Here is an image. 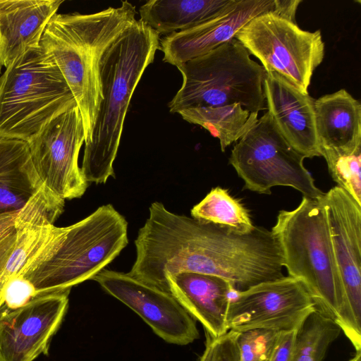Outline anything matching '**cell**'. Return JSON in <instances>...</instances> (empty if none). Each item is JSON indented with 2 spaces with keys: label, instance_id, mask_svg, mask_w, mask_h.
<instances>
[{
  "label": "cell",
  "instance_id": "1",
  "mask_svg": "<svg viewBox=\"0 0 361 361\" xmlns=\"http://www.w3.org/2000/svg\"><path fill=\"white\" fill-rule=\"evenodd\" d=\"M135 6H120L90 14H55L40 44L54 59L82 118L85 145L91 138L102 100L100 62L106 50L135 21Z\"/></svg>",
  "mask_w": 361,
  "mask_h": 361
},
{
  "label": "cell",
  "instance_id": "2",
  "mask_svg": "<svg viewBox=\"0 0 361 361\" xmlns=\"http://www.w3.org/2000/svg\"><path fill=\"white\" fill-rule=\"evenodd\" d=\"M160 35L138 19L106 50L100 62L102 100L80 167L89 183L115 177L113 167L134 91L160 48Z\"/></svg>",
  "mask_w": 361,
  "mask_h": 361
},
{
  "label": "cell",
  "instance_id": "3",
  "mask_svg": "<svg viewBox=\"0 0 361 361\" xmlns=\"http://www.w3.org/2000/svg\"><path fill=\"white\" fill-rule=\"evenodd\" d=\"M128 243L127 221L112 204L102 205L74 224L57 227L23 276L37 295L71 290L92 279Z\"/></svg>",
  "mask_w": 361,
  "mask_h": 361
},
{
  "label": "cell",
  "instance_id": "4",
  "mask_svg": "<svg viewBox=\"0 0 361 361\" xmlns=\"http://www.w3.org/2000/svg\"><path fill=\"white\" fill-rule=\"evenodd\" d=\"M271 231L279 244L288 276L305 286L316 310L341 329L344 290L326 211L320 202L303 196L295 209L279 212Z\"/></svg>",
  "mask_w": 361,
  "mask_h": 361
},
{
  "label": "cell",
  "instance_id": "5",
  "mask_svg": "<svg viewBox=\"0 0 361 361\" xmlns=\"http://www.w3.org/2000/svg\"><path fill=\"white\" fill-rule=\"evenodd\" d=\"M78 106L42 46L16 59L0 77V137L29 141L52 119Z\"/></svg>",
  "mask_w": 361,
  "mask_h": 361
},
{
  "label": "cell",
  "instance_id": "6",
  "mask_svg": "<svg viewBox=\"0 0 361 361\" xmlns=\"http://www.w3.org/2000/svg\"><path fill=\"white\" fill-rule=\"evenodd\" d=\"M235 37L177 67L181 87L168 104L172 114L202 107L239 104L251 113L266 108L267 72Z\"/></svg>",
  "mask_w": 361,
  "mask_h": 361
},
{
  "label": "cell",
  "instance_id": "7",
  "mask_svg": "<svg viewBox=\"0 0 361 361\" xmlns=\"http://www.w3.org/2000/svg\"><path fill=\"white\" fill-rule=\"evenodd\" d=\"M304 159L282 137L267 111L235 145L229 164L243 180L245 189L270 195L272 187L290 186L304 197L319 200L324 192L315 185Z\"/></svg>",
  "mask_w": 361,
  "mask_h": 361
},
{
  "label": "cell",
  "instance_id": "8",
  "mask_svg": "<svg viewBox=\"0 0 361 361\" xmlns=\"http://www.w3.org/2000/svg\"><path fill=\"white\" fill-rule=\"evenodd\" d=\"M235 38L260 61L266 72H274L308 93L312 74L325 54L319 30H304L295 22L267 12L250 20Z\"/></svg>",
  "mask_w": 361,
  "mask_h": 361
},
{
  "label": "cell",
  "instance_id": "9",
  "mask_svg": "<svg viewBox=\"0 0 361 361\" xmlns=\"http://www.w3.org/2000/svg\"><path fill=\"white\" fill-rule=\"evenodd\" d=\"M318 200L326 211L343 286L341 330L356 352L361 351V205L337 185Z\"/></svg>",
  "mask_w": 361,
  "mask_h": 361
},
{
  "label": "cell",
  "instance_id": "10",
  "mask_svg": "<svg viewBox=\"0 0 361 361\" xmlns=\"http://www.w3.org/2000/svg\"><path fill=\"white\" fill-rule=\"evenodd\" d=\"M314 310L315 305L298 280L291 276L262 282L245 290H235L229 302L228 330L296 331Z\"/></svg>",
  "mask_w": 361,
  "mask_h": 361
},
{
  "label": "cell",
  "instance_id": "11",
  "mask_svg": "<svg viewBox=\"0 0 361 361\" xmlns=\"http://www.w3.org/2000/svg\"><path fill=\"white\" fill-rule=\"evenodd\" d=\"M83 142L84 126L78 106L55 117L27 142L42 183L63 200L81 197L88 187L78 165Z\"/></svg>",
  "mask_w": 361,
  "mask_h": 361
},
{
  "label": "cell",
  "instance_id": "12",
  "mask_svg": "<svg viewBox=\"0 0 361 361\" xmlns=\"http://www.w3.org/2000/svg\"><path fill=\"white\" fill-rule=\"evenodd\" d=\"M92 279L137 314L166 342L183 345L198 338L195 319L171 293L136 279L128 273L106 269Z\"/></svg>",
  "mask_w": 361,
  "mask_h": 361
},
{
  "label": "cell",
  "instance_id": "13",
  "mask_svg": "<svg viewBox=\"0 0 361 361\" xmlns=\"http://www.w3.org/2000/svg\"><path fill=\"white\" fill-rule=\"evenodd\" d=\"M70 290L37 295L14 310L0 307V361H34L47 355L67 311Z\"/></svg>",
  "mask_w": 361,
  "mask_h": 361
},
{
  "label": "cell",
  "instance_id": "14",
  "mask_svg": "<svg viewBox=\"0 0 361 361\" xmlns=\"http://www.w3.org/2000/svg\"><path fill=\"white\" fill-rule=\"evenodd\" d=\"M274 10V0H235L215 18L186 31L160 37L163 61L178 66L234 38L255 17Z\"/></svg>",
  "mask_w": 361,
  "mask_h": 361
},
{
  "label": "cell",
  "instance_id": "15",
  "mask_svg": "<svg viewBox=\"0 0 361 361\" xmlns=\"http://www.w3.org/2000/svg\"><path fill=\"white\" fill-rule=\"evenodd\" d=\"M264 92L267 112L285 140L305 158L320 157L314 99L271 71L267 72Z\"/></svg>",
  "mask_w": 361,
  "mask_h": 361
},
{
  "label": "cell",
  "instance_id": "16",
  "mask_svg": "<svg viewBox=\"0 0 361 361\" xmlns=\"http://www.w3.org/2000/svg\"><path fill=\"white\" fill-rule=\"evenodd\" d=\"M169 293L205 329L206 335L218 338L226 334V317L235 291L227 280L197 272L183 271L166 277Z\"/></svg>",
  "mask_w": 361,
  "mask_h": 361
},
{
  "label": "cell",
  "instance_id": "17",
  "mask_svg": "<svg viewBox=\"0 0 361 361\" xmlns=\"http://www.w3.org/2000/svg\"><path fill=\"white\" fill-rule=\"evenodd\" d=\"M61 0H0V71L40 46L46 27Z\"/></svg>",
  "mask_w": 361,
  "mask_h": 361
},
{
  "label": "cell",
  "instance_id": "18",
  "mask_svg": "<svg viewBox=\"0 0 361 361\" xmlns=\"http://www.w3.org/2000/svg\"><path fill=\"white\" fill-rule=\"evenodd\" d=\"M314 111L320 156L361 151V104L348 91L341 89L314 99Z\"/></svg>",
  "mask_w": 361,
  "mask_h": 361
},
{
  "label": "cell",
  "instance_id": "19",
  "mask_svg": "<svg viewBox=\"0 0 361 361\" xmlns=\"http://www.w3.org/2000/svg\"><path fill=\"white\" fill-rule=\"evenodd\" d=\"M42 183L27 142L0 137V214L21 209Z\"/></svg>",
  "mask_w": 361,
  "mask_h": 361
},
{
  "label": "cell",
  "instance_id": "20",
  "mask_svg": "<svg viewBox=\"0 0 361 361\" xmlns=\"http://www.w3.org/2000/svg\"><path fill=\"white\" fill-rule=\"evenodd\" d=\"M235 0H149L139 9L140 20L159 35L186 31L221 14Z\"/></svg>",
  "mask_w": 361,
  "mask_h": 361
},
{
  "label": "cell",
  "instance_id": "21",
  "mask_svg": "<svg viewBox=\"0 0 361 361\" xmlns=\"http://www.w3.org/2000/svg\"><path fill=\"white\" fill-rule=\"evenodd\" d=\"M182 118L202 126L219 139L221 151L239 140L258 120L257 113H251L239 104L188 109L179 111Z\"/></svg>",
  "mask_w": 361,
  "mask_h": 361
},
{
  "label": "cell",
  "instance_id": "22",
  "mask_svg": "<svg viewBox=\"0 0 361 361\" xmlns=\"http://www.w3.org/2000/svg\"><path fill=\"white\" fill-rule=\"evenodd\" d=\"M190 214L196 219L239 233H250L255 227L247 209L221 187L212 188Z\"/></svg>",
  "mask_w": 361,
  "mask_h": 361
},
{
  "label": "cell",
  "instance_id": "23",
  "mask_svg": "<svg viewBox=\"0 0 361 361\" xmlns=\"http://www.w3.org/2000/svg\"><path fill=\"white\" fill-rule=\"evenodd\" d=\"M15 247L6 262L0 268V307L6 283L13 276L23 274L56 231L54 225L37 226L17 224Z\"/></svg>",
  "mask_w": 361,
  "mask_h": 361
},
{
  "label": "cell",
  "instance_id": "24",
  "mask_svg": "<svg viewBox=\"0 0 361 361\" xmlns=\"http://www.w3.org/2000/svg\"><path fill=\"white\" fill-rule=\"evenodd\" d=\"M341 331L335 321L314 310L296 331L290 361H323Z\"/></svg>",
  "mask_w": 361,
  "mask_h": 361
},
{
  "label": "cell",
  "instance_id": "25",
  "mask_svg": "<svg viewBox=\"0 0 361 361\" xmlns=\"http://www.w3.org/2000/svg\"><path fill=\"white\" fill-rule=\"evenodd\" d=\"M65 200L51 191L43 183L18 210L16 224L37 226L54 225L63 212Z\"/></svg>",
  "mask_w": 361,
  "mask_h": 361
},
{
  "label": "cell",
  "instance_id": "26",
  "mask_svg": "<svg viewBox=\"0 0 361 361\" xmlns=\"http://www.w3.org/2000/svg\"><path fill=\"white\" fill-rule=\"evenodd\" d=\"M321 156L325 159L329 174L337 186L361 205V151L352 154L324 152Z\"/></svg>",
  "mask_w": 361,
  "mask_h": 361
},
{
  "label": "cell",
  "instance_id": "27",
  "mask_svg": "<svg viewBox=\"0 0 361 361\" xmlns=\"http://www.w3.org/2000/svg\"><path fill=\"white\" fill-rule=\"evenodd\" d=\"M283 332L263 329L238 332L239 361H270Z\"/></svg>",
  "mask_w": 361,
  "mask_h": 361
},
{
  "label": "cell",
  "instance_id": "28",
  "mask_svg": "<svg viewBox=\"0 0 361 361\" xmlns=\"http://www.w3.org/2000/svg\"><path fill=\"white\" fill-rule=\"evenodd\" d=\"M237 336L238 332L232 330L216 338L207 335L205 348L198 361H239Z\"/></svg>",
  "mask_w": 361,
  "mask_h": 361
},
{
  "label": "cell",
  "instance_id": "29",
  "mask_svg": "<svg viewBox=\"0 0 361 361\" xmlns=\"http://www.w3.org/2000/svg\"><path fill=\"white\" fill-rule=\"evenodd\" d=\"M37 295L32 283L23 274L11 278L6 284L2 296L1 307L14 310L28 303Z\"/></svg>",
  "mask_w": 361,
  "mask_h": 361
},
{
  "label": "cell",
  "instance_id": "30",
  "mask_svg": "<svg viewBox=\"0 0 361 361\" xmlns=\"http://www.w3.org/2000/svg\"><path fill=\"white\" fill-rule=\"evenodd\" d=\"M296 331L283 333L270 361H290Z\"/></svg>",
  "mask_w": 361,
  "mask_h": 361
},
{
  "label": "cell",
  "instance_id": "31",
  "mask_svg": "<svg viewBox=\"0 0 361 361\" xmlns=\"http://www.w3.org/2000/svg\"><path fill=\"white\" fill-rule=\"evenodd\" d=\"M302 0H274V10L273 13L296 23L295 14Z\"/></svg>",
  "mask_w": 361,
  "mask_h": 361
},
{
  "label": "cell",
  "instance_id": "32",
  "mask_svg": "<svg viewBox=\"0 0 361 361\" xmlns=\"http://www.w3.org/2000/svg\"><path fill=\"white\" fill-rule=\"evenodd\" d=\"M18 210L0 214V243L16 232V218Z\"/></svg>",
  "mask_w": 361,
  "mask_h": 361
},
{
  "label": "cell",
  "instance_id": "33",
  "mask_svg": "<svg viewBox=\"0 0 361 361\" xmlns=\"http://www.w3.org/2000/svg\"><path fill=\"white\" fill-rule=\"evenodd\" d=\"M348 361H361V351L356 352L355 356Z\"/></svg>",
  "mask_w": 361,
  "mask_h": 361
}]
</instances>
